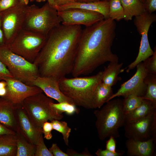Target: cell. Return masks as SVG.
<instances>
[{"label":"cell","instance_id":"obj_48","mask_svg":"<svg viewBox=\"0 0 156 156\" xmlns=\"http://www.w3.org/2000/svg\"><path fill=\"white\" fill-rule=\"evenodd\" d=\"M48 0H30L31 2H32L33 1H36L38 2H45V1H47Z\"/></svg>","mask_w":156,"mask_h":156},{"label":"cell","instance_id":"obj_17","mask_svg":"<svg viewBox=\"0 0 156 156\" xmlns=\"http://www.w3.org/2000/svg\"><path fill=\"white\" fill-rule=\"evenodd\" d=\"M156 141L151 138L141 141L127 139L125 142L127 155L129 156H153L155 155Z\"/></svg>","mask_w":156,"mask_h":156},{"label":"cell","instance_id":"obj_1","mask_svg":"<svg viewBox=\"0 0 156 156\" xmlns=\"http://www.w3.org/2000/svg\"><path fill=\"white\" fill-rule=\"evenodd\" d=\"M82 30L81 25L60 24L49 32L33 63L39 76L59 79L72 73Z\"/></svg>","mask_w":156,"mask_h":156},{"label":"cell","instance_id":"obj_16","mask_svg":"<svg viewBox=\"0 0 156 156\" xmlns=\"http://www.w3.org/2000/svg\"><path fill=\"white\" fill-rule=\"evenodd\" d=\"M58 80L51 76H39L32 81L31 86L39 87L47 96L55 99L58 103L66 102L75 105L72 100L61 91Z\"/></svg>","mask_w":156,"mask_h":156},{"label":"cell","instance_id":"obj_7","mask_svg":"<svg viewBox=\"0 0 156 156\" xmlns=\"http://www.w3.org/2000/svg\"><path fill=\"white\" fill-rule=\"evenodd\" d=\"M0 61L6 67L14 78L31 86L39 76L37 66L12 51L5 44L0 46Z\"/></svg>","mask_w":156,"mask_h":156},{"label":"cell","instance_id":"obj_37","mask_svg":"<svg viewBox=\"0 0 156 156\" xmlns=\"http://www.w3.org/2000/svg\"><path fill=\"white\" fill-rule=\"evenodd\" d=\"M49 150L54 156H69L67 153L63 152L58 147L56 143H53Z\"/></svg>","mask_w":156,"mask_h":156},{"label":"cell","instance_id":"obj_45","mask_svg":"<svg viewBox=\"0 0 156 156\" xmlns=\"http://www.w3.org/2000/svg\"><path fill=\"white\" fill-rule=\"evenodd\" d=\"M47 2L51 6L56 9V6L54 0H48Z\"/></svg>","mask_w":156,"mask_h":156},{"label":"cell","instance_id":"obj_6","mask_svg":"<svg viewBox=\"0 0 156 156\" xmlns=\"http://www.w3.org/2000/svg\"><path fill=\"white\" fill-rule=\"evenodd\" d=\"M53 101L43 92L25 99L21 105L34 125L42 130L44 123L48 120H60L63 115L59 114L50 106Z\"/></svg>","mask_w":156,"mask_h":156},{"label":"cell","instance_id":"obj_42","mask_svg":"<svg viewBox=\"0 0 156 156\" xmlns=\"http://www.w3.org/2000/svg\"><path fill=\"white\" fill-rule=\"evenodd\" d=\"M5 44L3 34L1 29V16L0 12V46Z\"/></svg>","mask_w":156,"mask_h":156},{"label":"cell","instance_id":"obj_19","mask_svg":"<svg viewBox=\"0 0 156 156\" xmlns=\"http://www.w3.org/2000/svg\"><path fill=\"white\" fill-rule=\"evenodd\" d=\"M14 110V106L11 101L0 97V123L16 132L17 125Z\"/></svg>","mask_w":156,"mask_h":156},{"label":"cell","instance_id":"obj_2","mask_svg":"<svg viewBox=\"0 0 156 156\" xmlns=\"http://www.w3.org/2000/svg\"><path fill=\"white\" fill-rule=\"evenodd\" d=\"M116 23L109 18L82 29L77 47L73 77L89 75L107 62H118L112 51Z\"/></svg>","mask_w":156,"mask_h":156},{"label":"cell","instance_id":"obj_44","mask_svg":"<svg viewBox=\"0 0 156 156\" xmlns=\"http://www.w3.org/2000/svg\"><path fill=\"white\" fill-rule=\"evenodd\" d=\"M7 85V82L5 80H2L0 81V89L6 87Z\"/></svg>","mask_w":156,"mask_h":156},{"label":"cell","instance_id":"obj_32","mask_svg":"<svg viewBox=\"0 0 156 156\" xmlns=\"http://www.w3.org/2000/svg\"><path fill=\"white\" fill-rule=\"evenodd\" d=\"M154 53L152 57L143 62L148 73L156 75V48H154Z\"/></svg>","mask_w":156,"mask_h":156},{"label":"cell","instance_id":"obj_23","mask_svg":"<svg viewBox=\"0 0 156 156\" xmlns=\"http://www.w3.org/2000/svg\"><path fill=\"white\" fill-rule=\"evenodd\" d=\"M114 94L112 87L101 82L96 87L94 92V109L100 108L104 103L108 101Z\"/></svg>","mask_w":156,"mask_h":156},{"label":"cell","instance_id":"obj_24","mask_svg":"<svg viewBox=\"0 0 156 156\" xmlns=\"http://www.w3.org/2000/svg\"><path fill=\"white\" fill-rule=\"evenodd\" d=\"M17 137L15 134L0 136V156H16Z\"/></svg>","mask_w":156,"mask_h":156},{"label":"cell","instance_id":"obj_29","mask_svg":"<svg viewBox=\"0 0 156 156\" xmlns=\"http://www.w3.org/2000/svg\"><path fill=\"white\" fill-rule=\"evenodd\" d=\"M51 122L53 129L57 131L62 134L64 143L68 146V138L71 129L68 126L67 123L64 121H60L57 120H53Z\"/></svg>","mask_w":156,"mask_h":156},{"label":"cell","instance_id":"obj_4","mask_svg":"<svg viewBox=\"0 0 156 156\" xmlns=\"http://www.w3.org/2000/svg\"><path fill=\"white\" fill-rule=\"evenodd\" d=\"M106 103L100 110L94 111L98 137L102 141L112 136L115 138L120 137L118 129L126 122L122 100L112 99Z\"/></svg>","mask_w":156,"mask_h":156},{"label":"cell","instance_id":"obj_28","mask_svg":"<svg viewBox=\"0 0 156 156\" xmlns=\"http://www.w3.org/2000/svg\"><path fill=\"white\" fill-rule=\"evenodd\" d=\"M122 100L124 111L126 114L132 112L139 106L144 99L142 97L130 94L124 97Z\"/></svg>","mask_w":156,"mask_h":156},{"label":"cell","instance_id":"obj_49","mask_svg":"<svg viewBox=\"0 0 156 156\" xmlns=\"http://www.w3.org/2000/svg\"><path fill=\"white\" fill-rule=\"evenodd\" d=\"M139 0L144 4H145L146 2V0Z\"/></svg>","mask_w":156,"mask_h":156},{"label":"cell","instance_id":"obj_13","mask_svg":"<svg viewBox=\"0 0 156 156\" xmlns=\"http://www.w3.org/2000/svg\"><path fill=\"white\" fill-rule=\"evenodd\" d=\"M137 70L134 75L129 80L122 83L116 92L114 94L109 101L116 97H123L130 94L143 97L145 95L146 86L144 79L148 74L143 62L136 66Z\"/></svg>","mask_w":156,"mask_h":156},{"label":"cell","instance_id":"obj_33","mask_svg":"<svg viewBox=\"0 0 156 156\" xmlns=\"http://www.w3.org/2000/svg\"><path fill=\"white\" fill-rule=\"evenodd\" d=\"M125 152V151L122 150L116 151L114 152L106 149L103 150L99 148L95 153V154L98 156H122Z\"/></svg>","mask_w":156,"mask_h":156},{"label":"cell","instance_id":"obj_50","mask_svg":"<svg viewBox=\"0 0 156 156\" xmlns=\"http://www.w3.org/2000/svg\"><path fill=\"white\" fill-rule=\"evenodd\" d=\"M107 0L109 1V0Z\"/></svg>","mask_w":156,"mask_h":156},{"label":"cell","instance_id":"obj_10","mask_svg":"<svg viewBox=\"0 0 156 156\" xmlns=\"http://www.w3.org/2000/svg\"><path fill=\"white\" fill-rule=\"evenodd\" d=\"M156 20L155 14L146 12L135 17L134 23L138 31L141 36L139 52L135 60L125 68L127 73L129 72L139 64L153 55L154 51L149 43L148 33L151 24Z\"/></svg>","mask_w":156,"mask_h":156},{"label":"cell","instance_id":"obj_34","mask_svg":"<svg viewBox=\"0 0 156 156\" xmlns=\"http://www.w3.org/2000/svg\"><path fill=\"white\" fill-rule=\"evenodd\" d=\"M19 2V0H0V12L15 6Z\"/></svg>","mask_w":156,"mask_h":156},{"label":"cell","instance_id":"obj_38","mask_svg":"<svg viewBox=\"0 0 156 156\" xmlns=\"http://www.w3.org/2000/svg\"><path fill=\"white\" fill-rule=\"evenodd\" d=\"M106 142V149L111 151L115 152L116 151V142L115 138L113 136H110Z\"/></svg>","mask_w":156,"mask_h":156},{"label":"cell","instance_id":"obj_35","mask_svg":"<svg viewBox=\"0 0 156 156\" xmlns=\"http://www.w3.org/2000/svg\"><path fill=\"white\" fill-rule=\"evenodd\" d=\"M42 133L44 134V138L47 140L52 138V135L51 132L53 129L51 122L47 121L44 122L42 126Z\"/></svg>","mask_w":156,"mask_h":156},{"label":"cell","instance_id":"obj_26","mask_svg":"<svg viewBox=\"0 0 156 156\" xmlns=\"http://www.w3.org/2000/svg\"><path fill=\"white\" fill-rule=\"evenodd\" d=\"M144 82L146 88L145 94L142 97L150 101L156 106V75L148 73Z\"/></svg>","mask_w":156,"mask_h":156},{"label":"cell","instance_id":"obj_3","mask_svg":"<svg viewBox=\"0 0 156 156\" xmlns=\"http://www.w3.org/2000/svg\"><path fill=\"white\" fill-rule=\"evenodd\" d=\"M103 73L101 71L90 76L61 78L58 80L60 90L75 105L87 109H94V92L102 82Z\"/></svg>","mask_w":156,"mask_h":156},{"label":"cell","instance_id":"obj_20","mask_svg":"<svg viewBox=\"0 0 156 156\" xmlns=\"http://www.w3.org/2000/svg\"><path fill=\"white\" fill-rule=\"evenodd\" d=\"M123 65L122 63H119L118 62H109L107 66L104 67L103 71L102 82L112 87L118 81H120L121 78L118 76L124 70V69H122Z\"/></svg>","mask_w":156,"mask_h":156},{"label":"cell","instance_id":"obj_27","mask_svg":"<svg viewBox=\"0 0 156 156\" xmlns=\"http://www.w3.org/2000/svg\"><path fill=\"white\" fill-rule=\"evenodd\" d=\"M109 18L118 21L124 19L125 16L120 0H109Z\"/></svg>","mask_w":156,"mask_h":156},{"label":"cell","instance_id":"obj_40","mask_svg":"<svg viewBox=\"0 0 156 156\" xmlns=\"http://www.w3.org/2000/svg\"><path fill=\"white\" fill-rule=\"evenodd\" d=\"M16 132L0 123V136L7 134H15Z\"/></svg>","mask_w":156,"mask_h":156},{"label":"cell","instance_id":"obj_5","mask_svg":"<svg viewBox=\"0 0 156 156\" xmlns=\"http://www.w3.org/2000/svg\"><path fill=\"white\" fill-rule=\"evenodd\" d=\"M60 23L57 10L47 2L40 8L29 6L23 29L47 36Z\"/></svg>","mask_w":156,"mask_h":156},{"label":"cell","instance_id":"obj_21","mask_svg":"<svg viewBox=\"0 0 156 156\" xmlns=\"http://www.w3.org/2000/svg\"><path fill=\"white\" fill-rule=\"evenodd\" d=\"M123 8L126 21L131 20L146 12L145 4L139 0H120Z\"/></svg>","mask_w":156,"mask_h":156},{"label":"cell","instance_id":"obj_15","mask_svg":"<svg viewBox=\"0 0 156 156\" xmlns=\"http://www.w3.org/2000/svg\"><path fill=\"white\" fill-rule=\"evenodd\" d=\"M15 116L17 125L16 132L20 134L29 142L36 145L42 131L33 125L21 104L15 106Z\"/></svg>","mask_w":156,"mask_h":156},{"label":"cell","instance_id":"obj_36","mask_svg":"<svg viewBox=\"0 0 156 156\" xmlns=\"http://www.w3.org/2000/svg\"><path fill=\"white\" fill-rule=\"evenodd\" d=\"M7 78H14L5 65L0 61V81Z\"/></svg>","mask_w":156,"mask_h":156},{"label":"cell","instance_id":"obj_43","mask_svg":"<svg viewBox=\"0 0 156 156\" xmlns=\"http://www.w3.org/2000/svg\"><path fill=\"white\" fill-rule=\"evenodd\" d=\"M6 87L0 89V97H3L6 94L7 90Z\"/></svg>","mask_w":156,"mask_h":156},{"label":"cell","instance_id":"obj_9","mask_svg":"<svg viewBox=\"0 0 156 156\" xmlns=\"http://www.w3.org/2000/svg\"><path fill=\"white\" fill-rule=\"evenodd\" d=\"M29 7L19 2L15 6L0 12L5 44H11L23 29Z\"/></svg>","mask_w":156,"mask_h":156},{"label":"cell","instance_id":"obj_22","mask_svg":"<svg viewBox=\"0 0 156 156\" xmlns=\"http://www.w3.org/2000/svg\"><path fill=\"white\" fill-rule=\"evenodd\" d=\"M156 112V106L150 101L144 99L141 104L134 110L126 114V121L145 117Z\"/></svg>","mask_w":156,"mask_h":156},{"label":"cell","instance_id":"obj_12","mask_svg":"<svg viewBox=\"0 0 156 156\" xmlns=\"http://www.w3.org/2000/svg\"><path fill=\"white\" fill-rule=\"evenodd\" d=\"M62 24L65 25L90 26L104 19L101 14L78 8H70L58 11Z\"/></svg>","mask_w":156,"mask_h":156},{"label":"cell","instance_id":"obj_11","mask_svg":"<svg viewBox=\"0 0 156 156\" xmlns=\"http://www.w3.org/2000/svg\"><path fill=\"white\" fill-rule=\"evenodd\" d=\"M123 127L127 139L145 141L153 138L156 141V112L144 118L126 121Z\"/></svg>","mask_w":156,"mask_h":156},{"label":"cell","instance_id":"obj_47","mask_svg":"<svg viewBox=\"0 0 156 156\" xmlns=\"http://www.w3.org/2000/svg\"><path fill=\"white\" fill-rule=\"evenodd\" d=\"M19 1L20 3L23 4L28 5L29 0H19Z\"/></svg>","mask_w":156,"mask_h":156},{"label":"cell","instance_id":"obj_8","mask_svg":"<svg viewBox=\"0 0 156 156\" xmlns=\"http://www.w3.org/2000/svg\"><path fill=\"white\" fill-rule=\"evenodd\" d=\"M46 39L45 36L23 29L11 44L6 45L13 52L33 63Z\"/></svg>","mask_w":156,"mask_h":156},{"label":"cell","instance_id":"obj_41","mask_svg":"<svg viewBox=\"0 0 156 156\" xmlns=\"http://www.w3.org/2000/svg\"><path fill=\"white\" fill-rule=\"evenodd\" d=\"M54 1L56 6V8L57 7L60 6L70 3L77 1V0H54Z\"/></svg>","mask_w":156,"mask_h":156},{"label":"cell","instance_id":"obj_30","mask_svg":"<svg viewBox=\"0 0 156 156\" xmlns=\"http://www.w3.org/2000/svg\"><path fill=\"white\" fill-rule=\"evenodd\" d=\"M50 106L58 113L60 114L64 112L67 114L70 115L75 113L77 114L79 112L76 105L67 102H63L57 103L52 102L50 103Z\"/></svg>","mask_w":156,"mask_h":156},{"label":"cell","instance_id":"obj_25","mask_svg":"<svg viewBox=\"0 0 156 156\" xmlns=\"http://www.w3.org/2000/svg\"><path fill=\"white\" fill-rule=\"evenodd\" d=\"M17 153L16 156H35L36 145L28 142L22 135L16 132Z\"/></svg>","mask_w":156,"mask_h":156},{"label":"cell","instance_id":"obj_31","mask_svg":"<svg viewBox=\"0 0 156 156\" xmlns=\"http://www.w3.org/2000/svg\"><path fill=\"white\" fill-rule=\"evenodd\" d=\"M42 134H41L36 144L35 156H53L46 146L44 141Z\"/></svg>","mask_w":156,"mask_h":156},{"label":"cell","instance_id":"obj_46","mask_svg":"<svg viewBox=\"0 0 156 156\" xmlns=\"http://www.w3.org/2000/svg\"><path fill=\"white\" fill-rule=\"evenodd\" d=\"M77 1L81 2H90L99 1L101 0H77Z\"/></svg>","mask_w":156,"mask_h":156},{"label":"cell","instance_id":"obj_18","mask_svg":"<svg viewBox=\"0 0 156 156\" xmlns=\"http://www.w3.org/2000/svg\"><path fill=\"white\" fill-rule=\"evenodd\" d=\"M70 8H78L97 12L101 14L105 19L109 18V3L108 1L101 0L87 3L73 2L57 7L56 10L58 11Z\"/></svg>","mask_w":156,"mask_h":156},{"label":"cell","instance_id":"obj_14","mask_svg":"<svg viewBox=\"0 0 156 156\" xmlns=\"http://www.w3.org/2000/svg\"><path fill=\"white\" fill-rule=\"evenodd\" d=\"M7 82V93L3 97L11 101L15 106L22 104L27 98L43 92L39 87L27 85L14 78L4 79Z\"/></svg>","mask_w":156,"mask_h":156},{"label":"cell","instance_id":"obj_39","mask_svg":"<svg viewBox=\"0 0 156 156\" xmlns=\"http://www.w3.org/2000/svg\"><path fill=\"white\" fill-rule=\"evenodd\" d=\"M146 12L150 13L156 10V0H146L145 3Z\"/></svg>","mask_w":156,"mask_h":156}]
</instances>
